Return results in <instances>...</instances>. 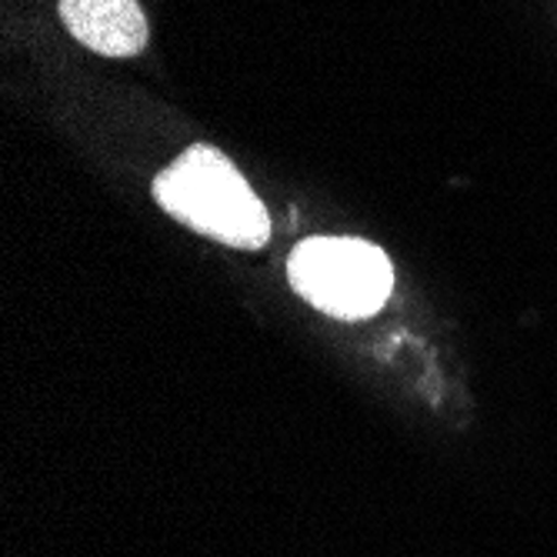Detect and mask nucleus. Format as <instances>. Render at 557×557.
<instances>
[{"mask_svg": "<svg viewBox=\"0 0 557 557\" xmlns=\"http://www.w3.org/2000/svg\"><path fill=\"white\" fill-rule=\"evenodd\" d=\"M158 205L231 247H264L271 240V218L261 197L250 190L240 171L211 144H194L154 177Z\"/></svg>", "mask_w": 557, "mask_h": 557, "instance_id": "1", "label": "nucleus"}, {"mask_svg": "<svg viewBox=\"0 0 557 557\" xmlns=\"http://www.w3.org/2000/svg\"><path fill=\"white\" fill-rule=\"evenodd\" d=\"M61 21L84 47L104 58H134L147 44L137 0H61Z\"/></svg>", "mask_w": 557, "mask_h": 557, "instance_id": "3", "label": "nucleus"}, {"mask_svg": "<svg viewBox=\"0 0 557 557\" xmlns=\"http://www.w3.org/2000/svg\"><path fill=\"white\" fill-rule=\"evenodd\" d=\"M287 277L304 300L344 321L377 314L394 287L387 255L358 237H311L297 244Z\"/></svg>", "mask_w": 557, "mask_h": 557, "instance_id": "2", "label": "nucleus"}]
</instances>
